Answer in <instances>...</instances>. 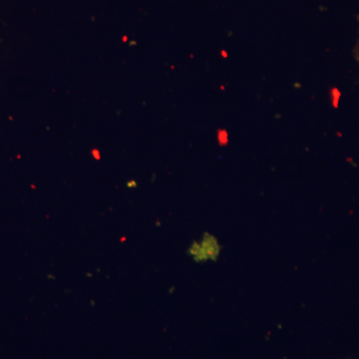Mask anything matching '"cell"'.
<instances>
[{"label":"cell","instance_id":"1","mask_svg":"<svg viewBox=\"0 0 359 359\" xmlns=\"http://www.w3.org/2000/svg\"><path fill=\"white\" fill-rule=\"evenodd\" d=\"M200 244L202 245L203 249H204L205 254H207L209 261H218L222 252V245L219 244L218 238L212 235V233L205 231Z\"/></svg>","mask_w":359,"mask_h":359},{"label":"cell","instance_id":"3","mask_svg":"<svg viewBox=\"0 0 359 359\" xmlns=\"http://www.w3.org/2000/svg\"><path fill=\"white\" fill-rule=\"evenodd\" d=\"M358 40H356L355 46H354L353 54L354 58H355L356 62H358L359 67V15L358 16Z\"/></svg>","mask_w":359,"mask_h":359},{"label":"cell","instance_id":"2","mask_svg":"<svg viewBox=\"0 0 359 359\" xmlns=\"http://www.w3.org/2000/svg\"><path fill=\"white\" fill-rule=\"evenodd\" d=\"M189 255L193 257L194 261L198 264L207 263L209 261L207 254H205L204 249L201 245L199 242H193L191 247L189 248Z\"/></svg>","mask_w":359,"mask_h":359}]
</instances>
